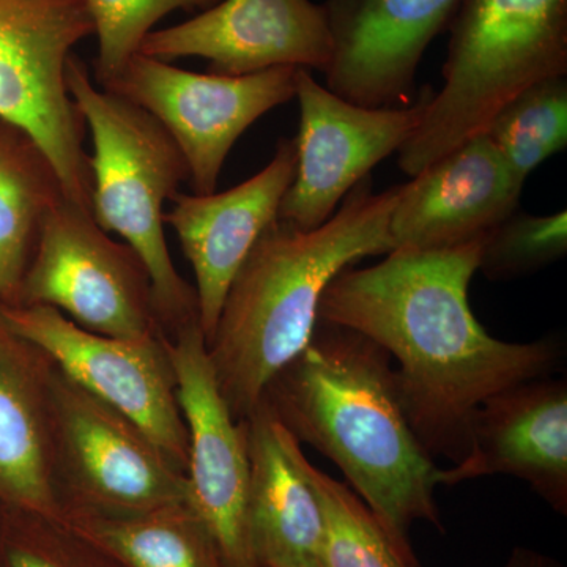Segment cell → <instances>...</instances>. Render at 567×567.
<instances>
[{"label": "cell", "instance_id": "cell-20", "mask_svg": "<svg viewBox=\"0 0 567 567\" xmlns=\"http://www.w3.org/2000/svg\"><path fill=\"white\" fill-rule=\"evenodd\" d=\"M47 152L28 133L0 121V301L17 306L44 219L65 199Z\"/></svg>", "mask_w": 567, "mask_h": 567}, {"label": "cell", "instance_id": "cell-7", "mask_svg": "<svg viewBox=\"0 0 567 567\" xmlns=\"http://www.w3.org/2000/svg\"><path fill=\"white\" fill-rule=\"evenodd\" d=\"M17 306H50L84 330L112 338L163 333L141 257L69 197L44 219Z\"/></svg>", "mask_w": 567, "mask_h": 567}, {"label": "cell", "instance_id": "cell-25", "mask_svg": "<svg viewBox=\"0 0 567 567\" xmlns=\"http://www.w3.org/2000/svg\"><path fill=\"white\" fill-rule=\"evenodd\" d=\"M219 0H85L99 55L93 65L96 85L112 80L140 52L142 41L167 14L204 11Z\"/></svg>", "mask_w": 567, "mask_h": 567}, {"label": "cell", "instance_id": "cell-22", "mask_svg": "<svg viewBox=\"0 0 567 567\" xmlns=\"http://www.w3.org/2000/svg\"><path fill=\"white\" fill-rule=\"evenodd\" d=\"M278 432L287 457L308 481L319 502L322 514L320 567H417L416 557H410L398 547L352 488L308 461L301 443L279 420Z\"/></svg>", "mask_w": 567, "mask_h": 567}, {"label": "cell", "instance_id": "cell-15", "mask_svg": "<svg viewBox=\"0 0 567 567\" xmlns=\"http://www.w3.org/2000/svg\"><path fill=\"white\" fill-rule=\"evenodd\" d=\"M297 171L293 140L282 137L260 173L223 193L173 197L164 224L177 235L196 276L197 309L205 342L210 341L224 298L252 246L278 219L279 207Z\"/></svg>", "mask_w": 567, "mask_h": 567}, {"label": "cell", "instance_id": "cell-2", "mask_svg": "<svg viewBox=\"0 0 567 567\" xmlns=\"http://www.w3.org/2000/svg\"><path fill=\"white\" fill-rule=\"evenodd\" d=\"M391 360L364 334L319 319L262 399L298 442L338 465L398 547L415 557L410 528H443L440 468L410 427Z\"/></svg>", "mask_w": 567, "mask_h": 567}, {"label": "cell", "instance_id": "cell-19", "mask_svg": "<svg viewBox=\"0 0 567 567\" xmlns=\"http://www.w3.org/2000/svg\"><path fill=\"white\" fill-rule=\"evenodd\" d=\"M244 421L249 456V533L257 565L320 567L319 502L287 457L275 413L262 399Z\"/></svg>", "mask_w": 567, "mask_h": 567}, {"label": "cell", "instance_id": "cell-16", "mask_svg": "<svg viewBox=\"0 0 567 567\" xmlns=\"http://www.w3.org/2000/svg\"><path fill=\"white\" fill-rule=\"evenodd\" d=\"M509 475L567 516V382L539 377L499 391L477 410L468 454L440 470L439 486Z\"/></svg>", "mask_w": 567, "mask_h": 567}, {"label": "cell", "instance_id": "cell-17", "mask_svg": "<svg viewBox=\"0 0 567 567\" xmlns=\"http://www.w3.org/2000/svg\"><path fill=\"white\" fill-rule=\"evenodd\" d=\"M517 181L486 133L401 185L390 219L393 251H435L484 237L517 212Z\"/></svg>", "mask_w": 567, "mask_h": 567}, {"label": "cell", "instance_id": "cell-11", "mask_svg": "<svg viewBox=\"0 0 567 567\" xmlns=\"http://www.w3.org/2000/svg\"><path fill=\"white\" fill-rule=\"evenodd\" d=\"M432 95L424 87L406 106L364 107L319 84L311 71L298 69L297 171L278 219L303 230L327 223L347 194L413 136Z\"/></svg>", "mask_w": 567, "mask_h": 567}, {"label": "cell", "instance_id": "cell-21", "mask_svg": "<svg viewBox=\"0 0 567 567\" xmlns=\"http://www.w3.org/2000/svg\"><path fill=\"white\" fill-rule=\"evenodd\" d=\"M85 539L95 540L126 567H226L207 527L188 503L136 516L103 517L65 511Z\"/></svg>", "mask_w": 567, "mask_h": 567}, {"label": "cell", "instance_id": "cell-8", "mask_svg": "<svg viewBox=\"0 0 567 567\" xmlns=\"http://www.w3.org/2000/svg\"><path fill=\"white\" fill-rule=\"evenodd\" d=\"M297 71L278 66L223 76L178 69L137 52L99 87L137 104L162 123L181 148L193 193L212 194L241 134L267 112L295 99Z\"/></svg>", "mask_w": 567, "mask_h": 567}, {"label": "cell", "instance_id": "cell-10", "mask_svg": "<svg viewBox=\"0 0 567 567\" xmlns=\"http://www.w3.org/2000/svg\"><path fill=\"white\" fill-rule=\"evenodd\" d=\"M0 317L71 382L132 420L186 475L188 432L163 333L145 339L93 333L50 306L0 305Z\"/></svg>", "mask_w": 567, "mask_h": 567}, {"label": "cell", "instance_id": "cell-24", "mask_svg": "<svg viewBox=\"0 0 567 567\" xmlns=\"http://www.w3.org/2000/svg\"><path fill=\"white\" fill-rule=\"evenodd\" d=\"M567 254V212L529 215L514 212L487 234L480 268L488 281L527 278Z\"/></svg>", "mask_w": 567, "mask_h": 567}, {"label": "cell", "instance_id": "cell-3", "mask_svg": "<svg viewBox=\"0 0 567 567\" xmlns=\"http://www.w3.org/2000/svg\"><path fill=\"white\" fill-rule=\"evenodd\" d=\"M401 185L372 192L363 178L327 223L303 230L276 219L252 246L207 342L216 382L238 421L311 341L327 287L346 268L393 251L390 219Z\"/></svg>", "mask_w": 567, "mask_h": 567}, {"label": "cell", "instance_id": "cell-27", "mask_svg": "<svg viewBox=\"0 0 567 567\" xmlns=\"http://www.w3.org/2000/svg\"><path fill=\"white\" fill-rule=\"evenodd\" d=\"M503 567H565L558 559L532 550V548L516 547Z\"/></svg>", "mask_w": 567, "mask_h": 567}, {"label": "cell", "instance_id": "cell-6", "mask_svg": "<svg viewBox=\"0 0 567 567\" xmlns=\"http://www.w3.org/2000/svg\"><path fill=\"white\" fill-rule=\"evenodd\" d=\"M95 35L85 0H0V121L50 156L66 197L91 210L85 123L65 84L76 44Z\"/></svg>", "mask_w": 567, "mask_h": 567}, {"label": "cell", "instance_id": "cell-4", "mask_svg": "<svg viewBox=\"0 0 567 567\" xmlns=\"http://www.w3.org/2000/svg\"><path fill=\"white\" fill-rule=\"evenodd\" d=\"M65 84L92 133L93 219L141 257L151 275L156 319L164 336H173L199 320L196 290L175 268L163 229L164 204L188 181L185 158L162 123L99 87L76 54L66 63Z\"/></svg>", "mask_w": 567, "mask_h": 567}, {"label": "cell", "instance_id": "cell-14", "mask_svg": "<svg viewBox=\"0 0 567 567\" xmlns=\"http://www.w3.org/2000/svg\"><path fill=\"white\" fill-rule=\"evenodd\" d=\"M461 0H327V89L364 107L406 106L431 41Z\"/></svg>", "mask_w": 567, "mask_h": 567}, {"label": "cell", "instance_id": "cell-9", "mask_svg": "<svg viewBox=\"0 0 567 567\" xmlns=\"http://www.w3.org/2000/svg\"><path fill=\"white\" fill-rule=\"evenodd\" d=\"M51 398L59 484L76 502L69 509L123 517L188 503L186 475L162 447L55 365Z\"/></svg>", "mask_w": 567, "mask_h": 567}, {"label": "cell", "instance_id": "cell-1", "mask_svg": "<svg viewBox=\"0 0 567 567\" xmlns=\"http://www.w3.org/2000/svg\"><path fill=\"white\" fill-rule=\"evenodd\" d=\"M486 237L435 251H391L372 267L346 268L320 300V320L364 334L399 361L402 409L434 461L461 462L483 402L557 374L566 357L561 339L506 342L477 322L468 287Z\"/></svg>", "mask_w": 567, "mask_h": 567}, {"label": "cell", "instance_id": "cell-26", "mask_svg": "<svg viewBox=\"0 0 567 567\" xmlns=\"http://www.w3.org/2000/svg\"><path fill=\"white\" fill-rule=\"evenodd\" d=\"M10 567H65L54 555L32 547H17L9 555Z\"/></svg>", "mask_w": 567, "mask_h": 567}, {"label": "cell", "instance_id": "cell-12", "mask_svg": "<svg viewBox=\"0 0 567 567\" xmlns=\"http://www.w3.org/2000/svg\"><path fill=\"white\" fill-rule=\"evenodd\" d=\"M175 394L188 432V505L210 533L226 567H259L249 533V456L238 421L216 382L199 320L164 336Z\"/></svg>", "mask_w": 567, "mask_h": 567}, {"label": "cell", "instance_id": "cell-5", "mask_svg": "<svg viewBox=\"0 0 567 567\" xmlns=\"http://www.w3.org/2000/svg\"><path fill=\"white\" fill-rule=\"evenodd\" d=\"M567 74V0H461L443 80L399 151L410 177L487 132L537 82Z\"/></svg>", "mask_w": 567, "mask_h": 567}, {"label": "cell", "instance_id": "cell-18", "mask_svg": "<svg viewBox=\"0 0 567 567\" xmlns=\"http://www.w3.org/2000/svg\"><path fill=\"white\" fill-rule=\"evenodd\" d=\"M54 364L0 317V496L44 518L63 516L55 457Z\"/></svg>", "mask_w": 567, "mask_h": 567}, {"label": "cell", "instance_id": "cell-13", "mask_svg": "<svg viewBox=\"0 0 567 567\" xmlns=\"http://www.w3.org/2000/svg\"><path fill=\"white\" fill-rule=\"evenodd\" d=\"M141 54L203 58L208 73L245 76L293 66L327 73L333 44L327 10L312 0H219L192 20L152 31Z\"/></svg>", "mask_w": 567, "mask_h": 567}, {"label": "cell", "instance_id": "cell-23", "mask_svg": "<svg viewBox=\"0 0 567 567\" xmlns=\"http://www.w3.org/2000/svg\"><path fill=\"white\" fill-rule=\"evenodd\" d=\"M518 182L567 147V78H551L517 95L486 132Z\"/></svg>", "mask_w": 567, "mask_h": 567}]
</instances>
